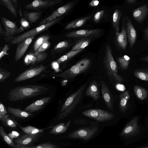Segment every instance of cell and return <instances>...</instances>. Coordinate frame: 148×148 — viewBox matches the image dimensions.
Wrapping results in <instances>:
<instances>
[{
    "label": "cell",
    "mask_w": 148,
    "mask_h": 148,
    "mask_svg": "<svg viewBox=\"0 0 148 148\" xmlns=\"http://www.w3.org/2000/svg\"><path fill=\"white\" fill-rule=\"evenodd\" d=\"M48 87L40 85H29L17 86L10 89L7 95L8 100L16 101L33 97L45 94Z\"/></svg>",
    "instance_id": "6da1fadb"
},
{
    "label": "cell",
    "mask_w": 148,
    "mask_h": 148,
    "mask_svg": "<svg viewBox=\"0 0 148 148\" xmlns=\"http://www.w3.org/2000/svg\"><path fill=\"white\" fill-rule=\"evenodd\" d=\"M86 86V84H83L67 98L61 108L57 117L58 120L65 118L74 111L77 105L80 102Z\"/></svg>",
    "instance_id": "7a4b0ae2"
},
{
    "label": "cell",
    "mask_w": 148,
    "mask_h": 148,
    "mask_svg": "<svg viewBox=\"0 0 148 148\" xmlns=\"http://www.w3.org/2000/svg\"><path fill=\"white\" fill-rule=\"evenodd\" d=\"M104 68L110 80L118 83L123 81V77L118 73V67L115 61L110 46L106 45L103 60Z\"/></svg>",
    "instance_id": "3957f363"
},
{
    "label": "cell",
    "mask_w": 148,
    "mask_h": 148,
    "mask_svg": "<svg viewBox=\"0 0 148 148\" xmlns=\"http://www.w3.org/2000/svg\"><path fill=\"white\" fill-rule=\"evenodd\" d=\"M62 17L58 18L47 23L40 25L32 29L25 32L16 36L6 38L5 40L12 44H19L27 38L39 34L46 31L50 27L58 23L62 18Z\"/></svg>",
    "instance_id": "277c9868"
},
{
    "label": "cell",
    "mask_w": 148,
    "mask_h": 148,
    "mask_svg": "<svg viewBox=\"0 0 148 148\" xmlns=\"http://www.w3.org/2000/svg\"><path fill=\"white\" fill-rule=\"evenodd\" d=\"M99 129V125L96 122H92L90 126L83 127L70 133L66 137L72 139H80L88 140L97 133Z\"/></svg>",
    "instance_id": "5b68a950"
},
{
    "label": "cell",
    "mask_w": 148,
    "mask_h": 148,
    "mask_svg": "<svg viewBox=\"0 0 148 148\" xmlns=\"http://www.w3.org/2000/svg\"><path fill=\"white\" fill-rule=\"evenodd\" d=\"M82 113L86 116L100 122L111 120L115 116L110 112L98 109H88L83 111Z\"/></svg>",
    "instance_id": "8992f818"
},
{
    "label": "cell",
    "mask_w": 148,
    "mask_h": 148,
    "mask_svg": "<svg viewBox=\"0 0 148 148\" xmlns=\"http://www.w3.org/2000/svg\"><path fill=\"white\" fill-rule=\"evenodd\" d=\"M43 134L38 133L34 135L25 134L17 138L14 141L16 143V148H26L32 146L38 142L42 137Z\"/></svg>",
    "instance_id": "52a82bcc"
},
{
    "label": "cell",
    "mask_w": 148,
    "mask_h": 148,
    "mask_svg": "<svg viewBox=\"0 0 148 148\" xmlns=\"http://www.w3.org/2000/svg\"><path fill=\"white\" fill-rule=\"evenodd\" d=\"M138 118L136 116L131 119L121 132L120 136L128 138L135 136L140 132V128L138 125Z\"/></svg>",
    "instance_id": "ba28073f"
},
{
    "label": "cell",
    "mask_w": 148,
    "mask_h": 148,
    "mask_svg": "<svg viewBox=\"0 0 148 148\" xmlns=\"http://www.w3.org/2000/svg\"><path fill=\"white\" fill-rule=\"evenodd\" d=\"M101 30L99 29H83L74 31L66 34L64 36L70 38L83 37H98L100 35Z\"/></svg>",
    "instance_id": "9c48e42d"
},
{
    "label": "cell",
    "mask_w": 148,
    "mask_h": 148,
    "mask_svg": "<svg viewBox=\"0 0 148 148\" xmlns=\"http://www.w3.org/2000/svg\"><path fill=\"white\" fill-rule=\"evenodd\" d=\"M46 69V66L42 65L30 68L18 75L13 82H19L29 79L38 75L45 70Z\"/></svg>",
    "instance_id": "30bf717a"
},
{
    "label": "cell",
    "mask_w": 148,
    "mask_h": 148,
    "mask_svg": "<svg viewBox=\"0 0 148 148\" xmlns=\"http://www.w3.org/2000/svg\"><path fill=\"white\" fill-rule=\"evenodd\" d=\"M74 4L73 3L70 2L59 8L50 15L42 20L40 23V25L47 23L62 17V16L66 13L72 8Z\"/></svg>",
    "instance_id": "8fae6325"
},
{
    "label": "cell",
    "mask_w": 148,
    "mask_h": 148,
    "mask_svg": "<svg viewBox=\"0 0 148 148\" xmlns=\"http://www.w3.org/2000/svg\"><path fill=\"white\" fill-rule=\"evenodd\" d=\"M62 0H34L25 6L27 10H38L50 7L60 3Z\"/></svg>",
    "instance_id": "7c38bea8"
},
{
    "label": "cell",
    "mask_w": 148,
    "mask_h": 148,
    "mask_svg": "<svg viewBox=\"0 0 148 148\" xmlns=\"http://www.w3.org/2000/svg\"><path fill=\"white\" fill-rule=\"evenodd\" d=\"M101 84V93L106 107L109 110L113 112L114 102L113 97L105 82L102 81Z\"/></svg>",
    "instance_id": "4fadbf2b"
},
{
    "label": "cell",
    "mask_w": 148,
    "mask_h": 148,
    "mask_svg": "<svg viewBox=\"0 0 148 148\" xmlns=\"http://www.w3.org/2000/svg\"><path fill=\"white\" fill-rule=\"evenodd\" d=\"M1 20L5 28L4 36L7 38L14 36L19 33L18 28L15 23L3 16L1 17Z\"/></svg>",
    "instance_id": "5bb4252c"
},
{
    "label": "cell",
    "mask_w": 148,
    "mask_h": 148,
    "mask_svg": "<svg viewBox=\"0 0 148 148\" xmlns=\"http://www.w3.org/2000/svg\"><path fill=\"white\" fill-rule=\"evenodd\" d=\"M121 27V30L120 32H116L115 40L118 47L123 50H125L127 44V35L126 29L125 26V20L123 19Z\"/></svg>",
    "instance_id": "9a60e30c"
},
{
    "label": "cell",
    "mask_w": 148,
    "mask_h": 148,
    "mask_svg": "<svg viewBox=\"0 0 148 148\" xmlns=\"http://www.w3.org/2000/svg\"><path fill=\"white\" fill-rule=\"evenodd\" d=\"M47 56V53L45 51L40 53L35 51L30 53L26 56L24 58V62L27 65L34 64L45 60Z\"/></svg>",
    "instance_id": "2e32d148"
},
{
    "label": "cell",
    "mask_w": 148,
    "mask_h": 148,
    "mask_svg": "<svg viewBox=\"0 0 148 148\" xmlns=\"http://www.w3.org/2000/svg\"><path fill=\"white\" fill-rule=\"evenodd\" d=\"M34 38V36L29 37L19 44L15 53L16 61L18 60L23 56Z\"/></svg>",
    "instance_id": "e0dca14e"
},
{
    "label": "cell",
    "mask_w": 148,
    "mask_h": 148,
    "mask_svg": "<svg viewBox=\"0 0 148 148\" xmlns=\"http://www.w3.org/2000/svg\"><path fill=\"white\" fill-rule=\"evenodd\" d=\"M126 30L130 46L132 48L134 45L137 38V34L135 29L130 20L127 16L126 18Z\"/></svg>",
    "instance_id": "ac0fdd59"
},
{
    "label": "cell",
    "mask_w": 148,
    "mask_h": 148,
    "mask_svg": "<svg viewBox=\"0 0 148 148\" xmlns=\"http://www.w3.org/2000/svg\"><path fill=\"white\" fill-rule=\"evenodd\" d=\"M50 97H43L36 101L26 107L24 110L31 113L37 111L43 108L49 101Z\"/></svg>",
    "instance_id": "d6986e66"
},
{
    "label": "cell",
    "mask_w": 148,
    "mask_h": 148,
    "mask_svg": "<svg viewBox=\"0 0 148 148\" xmlns=\"http://www.w3.org/2000/svg\"><path fill=\"white\" fill-rule=\"evenodd\" d=\"M81 73L79 68L75 64L65 71L54 75L57 77L69 80L75 77Z\"/></svg>",
    "instance_id": "ffe728a7"
},
{
    "label": "cell",
    "mask_w": 148,
    "mask_h": 148,
    "mask_svg": "<svg viewBox=\"0 0 148 148\" xmlns=\"http://www.w3.org/2000/svg\"><path fill=\"white\" fill-rule=\"evenodd\" d=\"M99 85L96 80L91 82L85 92L86 96L90 97L95 100H98L99 96Z\"/></svg>",
    "instance_id": "44dd1931"
},
{
    "label": "cell",
    "mask_w": 148,
    "mask_h": 148,
    "mask_svg": "<svg viewBox=\"0 0 148 148\" xmlns=\"http://www.w3.org/2000/svg\"><path fill=\"white\" fill-rule=\"evenodd\" d=\"M148 12V7L146 5H144L134 10L132 15L136 21L141 23L144 20Z\"/></svg>",
    "instance_id": "7402d4cb"
},
{
    "label": "cell",
    "mask_w": 148,
    "mask_h": 148,
    "mask_svg": "<svg viewBox=\"0 0 148 148\" xmlns=\"http://www.w3.org/2000/svg\"><path fill=\"white\" fill-rule=\"evenodd\" d=\"M7 111L10 114L13 116L21 119L28 118L33 115L31 112L23 110L18 108H14L8 107H7Z\"/></svg>",
    "instance_id": "603a6c76"
},
{
    "label": "cell",
    "mask_w": 148,
    "mask_h": 148,
    "mask_svg": "<svg viewBox=\"0 0 148 148\" xmlns=\"http://www.w3.org/2000/svg\"><path fill=\"white\" fill-rule=\"evenodd\" d=\"M130 95L128 91L126 90L121 94L119 96V106L122 112L126 111L128 108V101Z\"/></svg>",
    "instance_id": "cb8c5ba5"
},
{
    "label": "cell",
    "mask_w": 148,
    "mask_h": 148,
    "mask_svg": "<svg viewBox=\"0 0 148 148\" xmlns=\"http://www.w3.org/2000/svg\"><path fill=\"white\" fill-rule=\"evenodd\" d=\"M17 125H18L21 129L25 133L31 135L36 134L38 133H43L44 131L48 129L53 128L54 126H51L43 129H38L35 127L31 126H28L23 127L19 125L15 121H14Z\"/></svg>",
    "instance_id": "d4e9b609"
},
{
    "label": "cell",
    "mask_w": 148,
    "mask_h": 148,
    "mask_svg": "<svg viewBox=\"0 0 148 148\" xmlns=\"http://www.w3.org/2000/svg\"><path fill=\"white\" fill-rule=\"evenodd\" d=\"M91 15L80 18L74 20L68 24L65 27V29H70L80 27L83 25L87 21L90 19Z\"/></svg>",
    "instance_id": "484cf974"
},
{
    "label": "cell",
    "mask_w": 148,
    "mask_h": 148,
    "mask_svg": "<svg viewBox=\"0 0 148 148\" xmlns=\"http://www.w3.org/2000/svg\"><path fill=\"white\" fill-rule=\"evenodd\" d=\"M71 122V121L69 120L66 125L64 123H62L54 126L50 131L49 133L51 134L56 135L65 132L68 128Z\"/></svg>",
    "instance_id": "4316f807"
},
{
    "label": "cell",
    "mask_w": 148,
    "mask_h": 148,
    "mask_svg": "<svg viewBox=\"0 0 148 148\" xmlns=\"http://www.w3.org/2000/svg\"><path fill=\"white\" fill-rule=\"evenodd\" d=\"M93 38L85 37L78 40L72 47L71 50L74 51L83 50L89 45Z\"/></svg>",
    "instance_id": "83f0119b"
},
{
    "label": "cell",
    "mask_w": 148,
    "mask_h": 148,
    "mask_svg": "<svg viewBox=\"0 0 148 148\" xmlns=\"http://www.w3.org/2000/svg\"><path fill=\"white\" fill-rule=\"evenodd\" d=\"M134 91L137 97L140 100H144L148 97V91L141 86L137 85L134 86Z\"/></svg>",
    "instance_id": "f1b7e54d"
},
{
    "label": "cell",
    "mask_w": 148,
    "mask_h": 148,
    "mask_svg": "<svg viewBox=\"0 0 148 148\" xmlns=\"http://www.w3.org/2000/svg\"><path fill=\"white\" fill-rule=\"evenodd\" d=\"M121 15V12L118 9H116L113 13L112 25L116 32H119L120 21Z\"/></svg>",
    "instance_id": "f546056e"
},
{
    "label": "cell",
    "mask_w": 148,
    "mask_h": 148,
    "mask_svg": "<svg viewBox=\"0 0 148 148\" xmlns=\"http://www.w3.org/2000/svg\"><path fill=\"white\" fill-rule=\"evenodd\" d=\"M134 75L141 80L148 81V68L137 69L134 71Z\"/></svg>",
    "instance_id": "4dcf8cb0"
},
{
    "label": "cell",
    "mask_w": 148,
    "mask_h": 148,
    "mask_svg": "<svg viewBox=\"0 0 148 148\" xmlns=\"http://www.w3.org/2000/svg\"><path fill=\"white\" fill-rule=\"evenodd\" d=\"M83 50L78 51L71 50L69 52L58 58L56 61L58 64L63 63L68 60L69 59L80 53Z\"/></svg>",
    "instance_id": "1f68e13d"
},
{
    "label": "cell",
    "mask_w": 148,
    "mask_h": 148,
    "mask_svg": "<svg viewBox=\"0 0 148 148\" xmlns=\"http://www.w3.org/2000/svg\"><path fill=\"white\" fill-rule=\"evenodd\" d=\"M42 14L41 12H29L25 14L24 16L29 22L33 23L39 18Z\"/></svg>",
    "instance_id": "d6a6232c"
},
{
    "label": "cell",
    "mask_w": 148,
    "mask_h": 148,
    "mask_svg": "<svg viewBox=\"0 0 148 148\" xmlns=\"http://www.w3.org/2000/svg\"><path fill=\"white\" fill-rule=\"evenodd\" d=\"M0 134L4 141L9 146L12 148H16V145L13 142V140L6 133L4 129L1 126L0 127Z\"/></svg>",
    "instance_id": "836d02e7"
},
{
    "label": "cell",
    "mask_w": 148,
    "mask_h": 148,
    "mask_svg": "<svg viewBox=\"0 0 148 148\" xmlns=\"http://www.w3.org/2000/svg\"><path fill=\"white\" fill-rule=\"evenodd\" d=\"M70 43L68 41L63 40L57 44L52 50L54 53H59L67 49Z\"/></svg>",
    "instance_id": "e575fe53"
},
{
    "label": "cell",
    "mask_w": 148,
    "mask_h": 148,
    "mask_svg": "<svg viewBox=\"0 0 148 148\" xmlns=\"http://www.w3.org/2000/svg\"><path fill=\"white\" fill-rule=\"evenodd\" d=\"M90 60L88 58H84L77 62L75 65L80 69L81 73L86 71L89 67L90 64Z\"/></svg>",
    "instance_id": "d590c367"
},
{
    "label": "cell",
    "mask_w": 148,
    "mask_h": 148,
    "mask_svg": "<svg viewBox=\"0 0 148 148\" xmlns=\"http://www.w3.org/2000/svg\"><path fill=\"white\" fill-rule=\"evenodd\" d=\"M0 120L6 127L14 128L17 127V124L14 121L12 120L8 115H5L0 117Z\"/></svg>",
    "instance_id": "8d00e7d4"
},
{
    "label": "cell",
    "mask_w": 148,
    "mask_h": 148,
    "mask_svg": "<svg viewBox=\"0 0 148 148\" xmlns=\"http://www.w3.org/2000/svg\"><path fill=\"white\" fill-rule=\"evenodd\" d=\"M130 59L127 55H125L118 58V61L121 68L123 70L128 69Z\"/></svg>",
    "instance_id": "74e56055"
},
{
    "label": "cell",
    "mask_w": 148,
    "mask_h": 148,
    "mask_svg": "<svg viewBox=\"0 0 148 148\" xmlns=\"http://www.w3.org/2000/svg\"><path fill=\"white\" fill-rule=\"evenodd\" d=\"M50 38L49 35H44L38 38L35 41L33 46L34 51H36L42 45L45 41L49 40Z\"/></svg>",
    "instance_id": "f35d334b"
},
{
    "label": "cell",
    "mask_w": 148,
    "mask_h": 148,
    "mask_svg": "<svg viewBox=\"0 0 148 148\" xmlns=\"http://www.w3.org/2000/svg\"><path fill=\"white\" fill-rule=\"evenodd\" d=\"M3 4L7 8L12 15L17 18V11L13 6L11 0H1Z\"/></svg>",
    "instance_id": "ab89813d"
},
{
    "label": "cell",
    "mask_w": 148,
    "mask_h": 148,
    "mask_svg": "<svg viewBox=\"0 0 148 148\" xmlns=\"http://www.w3.org/2000/svg\"><path fill=\"white\" fill-rule=\"evenodd\" d=\"M58 146L53 144L47 142L41 143L35 146L27 147L26 148H57Z\"/></svg>",
    "instance_id": "60d3db41"
},
{
    "label": "cell",
    "mask_w": 148,
    "mask_h": 148,
    "mask_svg": "<svg viewBox=\"0 0 148 148\" xmlns=\"http://www.w3.org/2000/svg\"><path fill=\"white\" fill-rule=\"evenodd\" d=\"M11 74L10 72L2 68H0V82H3L9 77Z\"/></svg>",
    "instance_id": "b9f144b4"
},
{
    "label": "cell",
    "mask_w": 148,
    "mask_h": 148,
    "mask_svg": "<svg viewBox=\"0 0 148 148\" xmlns=\"http://www.w3.org/2000/svg\"><path fill=\"white\" fill-rule=\"evenodd\" d=\"M29 27L30 25L29 21L26 19L22 18L20 21V26L18 28L19 33Z\"/></svg>",
    "instance_id": "7bdbcfd3"
},
{
    "label": "cell",
    "mask_w": 148,
    "mask_h": 148,
    "mask_svg": "<svg viewBox=\"0 0 148 148\" xmlns=\"http://www.w3.org/2000/svg\"><path fill=\"white\" fill-rule=\"evenodd\" d=\"M51 44V42L49 40H47L44 42L38 49L35 52L38 53L44 52L49 47Z\"/></svg>",
    "instance_id": "ee69618b"
},
{
    "label": "cell",
    "mask_w": 148,
    "mask_h": 148,
    "mask_svg": "<svg viewBox=\"0 0 148 148\" xmlns=\"http://www.w3.org/2000/svg\"><path fill=\"white\" fill-rule=\"evenodd\" d=\"M10 48V47H9L8 44H6L4 46V47L0 51V60H1V59L5 55H8V52L9 51Z\"/></svg>",
    "instance_id": "f6af8a7d"
},
{
    "label": "cell",
    "mask_w": 148,
    "mask_h": 148,
    "mask_svg": "<svg viewBox=\"0 0 148 148\" xmlns=\"http://www.w3.org/2000/svg\"><path fill=\"white\" fill-rule=\"evenodd\" d=\"M104 12V10H102L97 12L95 14L93 19L95 23H97L99 22L103 16Z\"/></svg>",
    "instance_id": "bcb514c9"
},
{
    "label": "cell",
    "mask_w": 148,
    "mask_h": 148,
    "mask_svg": "<svg viewBox=\"0 0 148 148\" xmlns=\"http://www.w3.org/2000/svg\"><path fill=\"white\" fill-rule=\"evenodd\" d=\"M89 123V121L85 119H76L73 121V123L75 125H86Z\"/></svg>",
    "instance_id": "7dc6e473"
},
{
    "label": "cell",
    "mask_w": 148,
    "mask_h": 148,
    "mask_svg": "<svg viewBox=\"0 0 148 148\" xmlns=\"http://www.w3.org/2000/svg\"><path fill=\"white\" fill-rule=\"evenodd\" d=\"M7 111L5 106L1 101H0V117L6 115Z\"/></svg>",
    "instance_id": "c3c4849f"
},
{
    "label": "cell",
    "mask_w": 148,
    "mask_h": 148,
    "mask_svg": "<svg viewBox=\"0 0 148 148\" xmlns=\"http://www.w3.org/2000/svg\"><path fill=\"white\" fill-rule=\"evenodd\" d=\"M9 136L12 139L17 138L18 137L20 134L18 132L16 131H12L8 134Z\"/></svg>",
    "instance_id": "681fc988"
},
{
    "label": "cell",
    "mask_w": 148,
    "mask_h": 148,
    "mask_svg": "<svg viewBox=\"0 0 148 148\" xmlns=\"http://www.w3.org/2000/svg\"><path fill=\"white\" fill-rule=\"evenodd\" d=\"M116 87L117 90L120 91H124L125 89L124 85L119 83L116 85Z\"/></svg>",
    "instance_id": "f907efd6"
},
{
    "label": "cell",
    "mask_w": 148,
    "mask_h": 148,
    "mask_svg": "<svg viewBox=\"0 0 148 148\" xmlns=\"http://www.w3.org/2000/svg\"><path fill=\"white\" fill-rule=\"evenodd\" d=\"M99 3L98 0H92L89 3V5L91 7H95L97 6Z\"/></svg>",
    "instance_id": "816d5d0a"
},
{
    "label": "cell",
    "mask_w": 148,
    "mask_h": 148,
    "mask_svg": "<svg viewBox=\"0 0 148 148\" xmlns=\"http://www.w3.org/2000/svg\"><path fill=\"white\" fill-rule=\"evenodd\" d=\"M144 39L146 41H148V26L144 30Z\"/></svg>",
    "instance_id": "f5cc1de1"
},
{
    "label": "cell",
    "mask_w": 148,
    "mask_h": 148,
    "mask_svg": "<svg viewBox=\"0 0 148 148\" xmlns=\"http://www.w3.org/2000/svg\"><path fill=\"white\" fill-rule=\"evenodd\" d=\"M5 31H4L1 24H0V35L1 36H4Z\"/></svg>",
    "instance_id": "db71d44e"
},
{
    "label": "cell",
    "mask_w": 148,
    "mask_h": 148,
    "mask_svg": "<svg viewBox=\"0 0 148 148\" xmlns=\"http://www.w3.org/2000/svg\"><path fill=\"white\" fill-rule=\"evenodd\" d=\"M68 82V80L66 79H64L61 82V84L62 86H65L67 84Z\"/></svg>",
    "instance_id": "11a10c76"
},
{
    "label": "cell",
    "mask_w": 148,
    "mask_h": 148,
    "mask_svg": "<svg viewBox=\"0 0 148 148\" xmlns=\"http://www.w3.org/2000/svg\"><path fill=\"white\" fill-rule=\"evenodd\" d=\"M135 1L136 0H126L127 3L130 4L134 3L135 2Z\"/></svg>",
    "instance_id": "9f6ffc18"
},
{
    "label": "cell",
    "mask_w": 148,
    "mask_h": 148,
    "mask_svg": "<svg viewBox=\"0 0 148 148\" xmlns=\"http://www.w3.org/2000/svg\"><path fill=\"white\" fill-rule=\"evenodd\" d=\"M142 60L148 62V57L146 56L145 57L142 58L141 59Z\"/></svg>",
    "instance_id": "6f0895ef"
},
{
    "label": "cell",
    "mask_w": 148,
    "mask_h": 148,
    "mask_svg": "<svg viewBox=\"0 0 148 148\" xmlns=\"http://www.w3.org/2000/svg\"><path fill=\"white\" fill-rule=\"evenodd\" d=\"M15 4H17V0H11Z\"/></svg>",
    "instance_id": "680465c9"
},
{
    "label": "cell",
    "mask_w": 148,
    "mask_h": 148,
    "mask_svg": "<svg viewBox=\"0 0 148 148\" xmlns=\"http://www.w3.org/2000/svg\"><path fill=\"white\" fill-rule=\"evenodd\" d=\"M140 148H148V145H145L144 146H143L142 147H141Z\"/></svg>",
    "instance_id": "91938a15"
},
{
    "label": "cell",
    "mask_w": 148,
    "mask_h": 148,
    "mask_svg": "<svg viewBox=\"0 0 148 148\" xmlns=\"http://www.w3.org/2000/svg\"></svg>",
    "instance_id": "94428289"
}]
</instances>
